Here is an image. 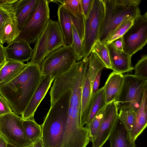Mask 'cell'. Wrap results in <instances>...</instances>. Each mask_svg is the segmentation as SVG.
I'll list each match as a JSON object with an SVG mask.
<instances>
[{
  "label": "cell",
  "mask_w": 147,
  "mask_h": 147,
  "mask_svg": "<svg viewBox=\"0 0 147 147\" xmlns=\"http://www.w3.org/2000/svg\"><path fill=\"white\" fill-rule=\"evenodd\" d=\"M88 58L75 62L66 72L55 80L50 92V101L53 103L65 90L71 89L66 131L75 133L80 130V113L82 88L88 69Z\"/></svg>",
  "instance_id": "cell-1"
},
{
  "label": "cell",
  "mask_w": 147,
  "mask_h": 147,
  "mask_svg": "<svg viewBox=\"0 0 147 147\" xmlns=\"http://www.w3.org/2000/svg\"><path fill=\"white\" fill-rule=\"evenodd\" d=\"M42 74L40 65L30 61L15 78L0 85V94L15 113L22 114L38 86Z\"/></svg>",
  "instance_id": "cell-2"
},
{
  "label": "cell",
  "mask_w": 147,
  "mask_h": 147,
  "mask_svg": "<svg viewBox=\"0 0 147 147\" xmlns=\"http://www.w3.org/2000/svg\"><path fill=\"white\" fill-rule=\"evenodd\" d=\"M71 89H68L51 106L41 125L44 147H63Z\"/></svg>",
  "instance_id": "cell-3"
},
{
  "label": "cell",
  "mask_w": 147,
  "mask_h": 147,
  "mask_svg": "<svg viewBox=\"0 0 147 147\" xmlns=\"http://www.w3.org/2000/svg\"><path fill=\"white\" fill-rule=\"evenodd\" d=\"M104 8V18L98 40L105 42L109 36L124 20L135 19L141 14L138 6H126L118 0H102Z\"/></svg>",
  "instance_id": "cell-4"
},
{
  "label": "cell",
  "mask_w": 147,
  "mask_h": 147,
  "mask_svg": "<svg viewBox=\"0 0 147 147\" xmlns=\"http://www.w3.org/2000/svg\"><path fill=\"white\" fill-rule=\"evenodd\" d=\"M65 45L58 22L50 19L36 42L30 61L39 65L49 54Z\"/></svg>",
  "instance_id": "cell-5"
},
{
  "label": "cell",
  "mask_w": 147,
  "mask_h": 147,
  "mask_svg": "<svg viewBox=\"0 0 147 147\" xmlns=\"http://www.w3.org/2000/svg\"><path fill=\"white\" fill-rule=\"evenodd\" d=\"M49 4L48 0H38L34 10L15 41H24L29 45L36 42L50 19Z\"/></svg>",
  "instance_id": "cell-6"
},
{
  "label": "cell",
  "mask_w": 147,
  "mask_h": 147,
  "mask_svg": "<svg viewBox=\"0 0 147 147\" xmlns=\"http://www.w3.org/2000/svg\"><path fill=\"white\" fill-rule=\"evenodd\" d=\"M77 60L70 45L64 46L47 55L39 64L42 74L54 80L67 71Z\"/></svg>",
  "instance_id": "cell-7"
},
{
  "label": "cell",
  "mask_w": 147,
  "mask_h": 147,
  "mask_svg": "<svg viewBox=\"0 0 147 147\" xmlns=\"http://www.w3.org/2000/svg\"><path fill=\"white\" fill-rule=\"evenodd\" d=\"M104 8L102 0H93L91 9L85 19L84 36L82 41L83 58H88L93 46L98 39Z\"/></svg>",
  "instance_id": "cell-8"
},
{
  "label": "cell",
  "mask_w": 147,
  "mask_h": 147,
  "mask_svg": "<svg viewBox=\"0 0 147 147\" xmlns=\"http://www.w3.org/2000/svg\"><path fill=\"white\" fill-rule=\"evenodd\" d=\"M22 121L13 112L0 116V134L12 147H25L33 143L24 133Z\"/></svg>",
  "instance_id": "cell-9"
},
{
  "label": "cell",
  "mask_w": 147,
  "mask_h": 147,
  "mask_svg": "<svg viewBox=\"0 0 147 147\" xmlns=\"http://www.w3.org/2000/svg\"><path fill=\"white\" fill-rule=\"evenodd\" d=\"M123 50L132 56L141 50L147 42V12L134 19L133 23L122 36Z\"/></svg>",
  "instance_id": "cell-10"
},
{
  "label": "cell",
  "mask_w": 147,
  "mask_h": 147,
  "mask_svg": "<svg viewBox=\"0 0 147 147\" xmlns=\"http://www.w3.org/2000/svg\"><path fill=\"white\" fill-rule=\"evenodd\" d=\"M118 108L115 101L107 104L105 107L103 117L92 147H102L108 140L118 117Z\"/></svg>",
  "instance_id": "cell-11"
},
{
  "label": "cell",
  "mask_w": 147,
  "mask_h": 147,
  "mask_svg": "<svg viewBox=\"0 0 147 147\" xmlns=\"http://www.w3.org/2000/svg\"><path fill=\"white\" fill-rule=\"evenodd\" d=\"M147 84V80L134 75H124L121 88L114 101L118 109L130 102Z\"/></svg>",
  "instance_id": "cell-12"
},
{
  "label": "cell",
  "mask_w": 147,
  "mask_h": 147,
  "mask_svg": "<svg viewBox=\"0 0 147 147\" xmlns=\"http://www.w3.org/2000/svg\"><path fill=\"white\" fill-rule=\"evenodd\" d=\"M54 78L51 76L42 74L38 86L21 115L23 119L34 118L38 107L45 96Z\"/></svg>",
  "instance_id": "cell-13"
},
{
  "label": "cell",
  "mask_w": 147,
  "mask_h": 147,
  "mask_svg": "<svg viewBox=\"0 0 147 147\" xmlns=\"http://www.w3.org/2000/svg\"><path fill=\"white\" fill-rule=\"evenodd\" d=\"M106 45L109 51L111 69L121 74L134 69L131 63V56L123 51L116 49L110 44Z\"/></svg>",
  "instance_id": "cell-14"
},
{
  "label": "cell",
  "mask_w": 147,
  "mask_h": 147,
  "mask_svg": "<svg viewBox=\"0 0 147 147\" xmlns=\"http://www.w3.org/2000/svg\"><path fill=\"white\" fill-rule=\"evenodd\" d=\"M4 49L7 60L22 63L31 59L33 51L30 45L23 41H14Z\"/></svg>",
  "instance_id": "cell-15"
},
{
  "label": "cell",
  "mask_w": 147,
  "mask_h": 147,
  "mask_svg": "<svg viewBox=\"0 0 147 147\" xmlns=\"http://www.w3.org/2000/svg\"><path fill=\"white\" fill-rule=\"evenodd\" d=\"M147 125V86L144 90L143 99L137 111L135 120L131 130L129 132L130 139L135 142Z\"/></svg>",
  "instance_id": "cell-16"
},
{
  "label": "cell",
  "mask_w": 147,
  "mask_h": 147,
  "mask_svg": "<svg viewBox=\"0 0 147 147\" xmlns=\"http://www.w3.org/2000/svg\"><path fill=\"white\" fill-rule=\"evenodd\" d=\"M108 140L110 147H136L135 142L130 141L129 132L125 128L118 117Z\"/></svg>",
  "instance_id": "cell-17"
},
{
  "label": "cell",
  "mask_w": 147,
  "mask_h": 147,
  "mask_svg": "<svg viewBox=\"0 0 147 147\" xmlns=\"http://www.w3.org/2000/svg\"><path fill=\"white\" fill-rule=\"evenodd\" d=\"M124 76L113 71L109 75L103 87L107 104L115 101L121 88Z\"/></svg>",
  "instance_id": "cell-18"
},
{
  "label": "cell",
  "mask_w": 147,
  "mask_h": 147,
  "mask_svg": "<svg viewBox=\"0 0 147 147\" xmlns=\"http://www.w3.org/2000/svg\"><path fill=\"white\" fill-rule=\"evenodd\" d=\"M38 0H17L15 3V13L21 31L34 10Z\"/></svg>",
  "instance_id": "cell-19"
},
{
  "label": "cell",
  "mask_w": 147,
  "mask_h": 147,
  "mask_svg": "<svg viewBox=\"0 0 147 147\" xmlns=\"http://www.w3.org/2000/svg\"><path fill=\"white\" fill-rule=\"evenodd\" d=\"M91 88L87 69L82 88L80 113V126L84 127L87 121L91 102Z\"/></svg>",
  "instance_id": "cell-20"
},
{
  "label": "cell",
  "mask_w": 147,
  "mask_h": 147,
  "mask_svg": "<svg viewBox=\"0 0 147 147\" xmlns=\"http://www.w3.org/2000/svg\"><path fill=\"white\" fill-rule=\"evenodd\" d=\"M57 15L58 22L63 36L65 45H70L72 41L73 32L69 13L61 4L59 6Z\"/></svg>",
  "instance_id": "cell-21"
},
{
  "label": "cell",
  "mask_w": 147,
  "mask_h": 147,
  "mask_svg": "<svg viewBox=\"0 0 147 147\" xmlns=\"http://www.w3.org/2000/svg\"><path fill=\"white\" fill-rule=\"evenodd\" d=\"M27 65L24 63L7 60L0 68V85L11 81L18 75Z\"/></svg>",
  "instance_id": "cell-22"
},
{
  "label": "cell",
  "mask_w": 147,
  "mask_h": 147,
  "mask_svg": "<svg viewBox=\"0 0 147 147\" xmlns=\"http://www.w3.org/2000/svg\"><path fill=\"white\" fill-rule=\"evenodd\" d=\"M20 30L15 13L7 20L4 25L1 38V44L7 45L15 41L19 35Z\"/></svg>",
  "instance_id": "cell-23"
},
{
  "label": "cell",
  "mask_w": 147,
  "mask_h": 147,
  "mask_svg": "<svg viewBox=\"0 0 147 147\" xmlns=\"http://www.w3.org/2000/svg\"><path fill=\"white\" fill-rule=\"evenodd\" d=\"M107 104L106 103L103 87L92 96L90 112L85 126L88 128L89 125L100 112Z\"/></svg>",
  "instance_id": "cell-24"
},
{
  "label": "cell",
  "mask_w": 147,
  "mask_h": 147,
  "mask_svg": "<svg viewBox=\"0 0 147 147\" xmlns=\"http://www.w3.org/2000/svg\"><path fill=\"white\" fill-rule=\"evenodd\" d=\"M22 125L26 137L34 143L41 138L42 129L41 125L38 124L34 118L23 119Z\"/></svg>",
  "instance_id": "cell-25"
},
{
  "label": "cell",
  "mask_w": 147,
  "mask_h": 147,
  "mask_svg": "<svg viewBox=\"0 0 147 147\" xmlns=\"http://www.w3.org/2000/svg\"><path fill=\"white\" fill-rule=\"evenodd\" d=\"M105 67L94 53L92 52L88 57L87 71L88 78L92 88L93 83L98 73Z\"/></svg>",
  "instance_id": "cell-26"
},
{
  "label": "cell",
  "mask_w": 147,
  "mask_h": 147,
  "mask_svg": "<svg viewBox=\"0 0 147 147\" xmlns=\"http://www.w3.org/2000/svg\"><path fill=\"white\" fill-rule=\"evenodd\" d=\"M92 52L97 55L104 64L106 68L111 69L109 50L104 43L98 40L93 45Z\"/></svg>",
  "instance_id": "cell-27"
},
{
  "label": "cell",
  "mask_w": 147,
  "mask_h": 147,
  "mask_svg": "<svg viewBox=\"0 0 147 147\" xmlns=\"http://www.w3.org/2000/svg\"><path fill=\"white\" fill-rule=\"evenodd\" d=\"M119 110L118 118L125 129L129 132L133 127L136 113L129 107H121Z\"/></svg>",
  "instance_id": "cell-28"
},
{
  "label": "cell",
  "mask_w": 147,
  "mask_h": 147,
  "mask_svg": "<svg viewBox=\"0 0 147 147\" xmlns=\"http://www.w3.org/2000/svg\"><path fill=\"white\" fill-rule=\"evenodd\" d=\"M134 19L131 18L125 19L111 34L105 43L106 45L109 44L115 39L122 37L132 25Z\"/></svg>",
  "instance_id": "cell-29"
},
{
  "label": "cell",
  "mask_w": 147,
  "mask_h": 147,
  "mask_svg": "<svg viewBox=\"0 0 147 147\" xmlns=\"http://www.w3.org/2000/svg\"><path fill=\"white\" fill-rule=\"evenodd\" d=\"M15 3L11 5H0V43L1 44V38L5 23L11 16L15 13Z\"/></svg>",
  "instance_id": "cell-30"
},
{
  "label": "cell",
  "mask_w": 147,
  "mask_h": 147,
  "mask_svg": "<svg viewBox=\"0 0 147 147\" xmlns=\"http://www.w3.org/2000/svg\"><path fill=\"white\" fill-rule=\"evenodd\" d=\"M55 1L60 3L65 9L75 16L83 14L81 0H60Z\"/></svg>",
  "instance_id": "cell-31"
},
{
  "label": "cell",
  "mask_w": 147,
  "mask_h": 147,
  "mask_svg": "<svg viewBox=\"0 0 147 147\" xmlns=\"http://www.w3.org/2000/svg\"><path fill=\"white\" fill-rule=\"evenodd\" d=\"M105 107L95 117L88 127L90 141L92 142L98 132L103 117Z\"/></svg>",
  "instance_id": "cell-32"
},
{
  "label": "cell",
  "mask_w": 147,
  "mask_h": 147,
  "mask_svg": "<svg viewBox=\"0 0 147 147\" xmlns=\"http://www.w3.org/2000/svg\"><path fill=\"white\" fill-rule=\"evenodd\" d=\"M73 40L70 45L74 52L77 58V61H79L83 58L82 42L74 26L72 25Z\"/></svg>",
  "instance_id": "cell-33"
},
{
  "label": "cell",
  "mask_w": 147,
  "mask_h": 147,
  "mask_svg": "<svg viewBox=\"0 0 147 147\" xmlns=\"http://www.w3.org/2000/svg\"><path fill=\"white\" fill-rule=\"evenodd\" d=\"M134 67V76L146 80L147 79V55L142 56Z\"/></svg>",
  "instance_id": "cell-34"
},
{
  "label": "cell",
  "mask_w": 147,
  "mask_h": 147,
  "mask_svg": "<svg viewBox=\"0 0 147 147\" xmlns=\"http://www.w3.org/2000/svg\"><path fill=\"white\" fill-rule=\"evenodd\" d=\"M72 25L74 27L82 41L84 36V31L85 18L83 14L75 16L70 13Z\"/></svg>",
  "instance_id": "cell-35"
},
{
  "label": "cell",
  "mask_w": 147,
  "mask_h": 147,
  "mask_svg": "<svg viewBox=\"0 0 147 147\" xmlns=\"http://www.w3.org/2000/svg\"><path fill=\"white\" fill-rule=\"evenodd\" d=\"M147 84L139 92L130 102L125 104L121 108L123 107H129L134 112L136 113L142 102L144 90Z\"/></svg>",
  "instance_id": "cell-36"
},
{
  "label": "cell",
  "mask_w": 147,
  "mask_h": 147,
  "mask_svg": "<svg viewBox=\"0 0 147 147\" xmlns=\"http://www.w3.org/2000/svg\"><path fill=\"white\" fill-rule=\"evenodd\" d=\"M12 112L13 111L8 103L0 94V116Z\"/></svg>",
  "instance_id": "cell-37"
},
{
  "label": "cell",
  "mask_w": 147,
  "mask_h": 147,
  "mask_svg": "<svg viewBox=\"0 0 147 147\" xmlns=\"http://www.w3.org/2000/svg\"><path fill=\"white\" fill-rule=\"evenodd\" d=\"M93 0H81L83 13L85 19L88 16L92 7Z\"/></svg>",
  "instance_id": "cell-38"
},
{
  "label": "cell",
  "mask_w": 147,
  "mask_h": 147,
  "mask_svg": "<svg viewBox=\"0 0 147 147\" xmlns=\"http://www.w3.org/2000/svg\"><path fill=\"white\" fill-rule=\"evenodd\" d=\"M102 71H100L96 76L94 82L91 88V95L92 96L96 93L99 90L100 79Z\"/></svg>",
  "instance_id": "cell-39"
},
{
  "label": "cell",
  "mask_w": 147,
  "mask_h": 147,
  "mask_svg": "<svg viewBox=\"0 0 147 147\" xmlns=\"http://www.w3.org/2000/svg\"><path fill=\"white\" fill-rule=\"evenodd\" d=\"M109 44L116 49L120 51H123V43L122 37L115 39Z\"/></svg>",
  "instance_id": "cell-40"
},
{
  "label": "cell",
  "mask_w": 147,
  "mask_h": 147,
  "mask_svg": "<svg viewBox=\"0 0 147 147\" xmlns=\"http://www.w3.org/2000/svg\"><path fill=\"white\" fill-rule=\"evenodd\" d=\"M7 60L4 47L0 43V68L3 66Z\"/></svg>",
  "instance_id": "cell-41"
},
{
  "label": "cell",
  "mask_w": 147,
  "mask_h": 147,
  "mask_svg": "<svg viewBox=\"0 0 147 147\" xmlns=\"http://www.w3.org/2000/svg\"><path fill=\"white\" fill-rule=\"evenodd\" d=\"M122 4L126 6H138L142 0H118Z\"/></svg>",
  "instance_id": "cell-42"
},
{
  "label": "cell",
  "mask_w": 147,
  "mask_h": 147,
  "mask_svg": "<svg viewBox=\"0 0 147 147\" xmlns=\"http://www.w3.org/2000/svg\"><path fill=\"white\" fill-rule=\"evenodd\" d=\"M17 0H0V5H9L14 4Z\"/></svg>",
  "instance_id": "cell-43"
},
{
  "label": "cell",
  "mask_w": 147,
  "mask_h": 147,
  "mask_svg": "<svg viewBox=\"0 0 147 147\" xmlns=\"http://www.w3.org/2000/svg\"><path fill=\"white\" fill-rule=\"evenodd\" d=\"M8 145L5 139L0 134V147H7Z\"/></svg>",
  "instance_id": "cell-44"
},
{
  "label": "cell",
  "mask_w": 147,
  "mask_h": 147,
  "mask_svg": "<svg viewBox=\"0 0 147 147\" xmlns=\"http://www.w3.org/2000/svg\"><path fill=\"white\" fill-rule=\"evenodd\" d=\"M33 147H44L41 138L33 143Z\"/></svg>",
  "instance_id": "cell-45"
},
{
  "label": "cell",
  "mask_w": 147,
  "mask_h": 147,
  "mask_svg": "<svg viewBox=\"0 0 147 147\" xmlns=\"http://www.w3.org/2000/svg\"><path fill=\"white\" fill-rule=\"evenodd\" d=\"M33 143L25 147H33Z\"/></svg>",
  "instance_id": "cell-46"
},
{
  "label": "cell",
  "mask_w": 147,
  "mask_h": 147,
  "mask_svg": "<svg viewBox=\"0 0 147 147\" xmlns=\"http://www.w3.org/2000/svg\"><path fill=\"white\" fill-rule=\"evenodd\" d=\"M7 147H12L10 145L8 144V146H7Z\"/></svg>",
  "instance_id": "cell-47"
}]
</instances>
